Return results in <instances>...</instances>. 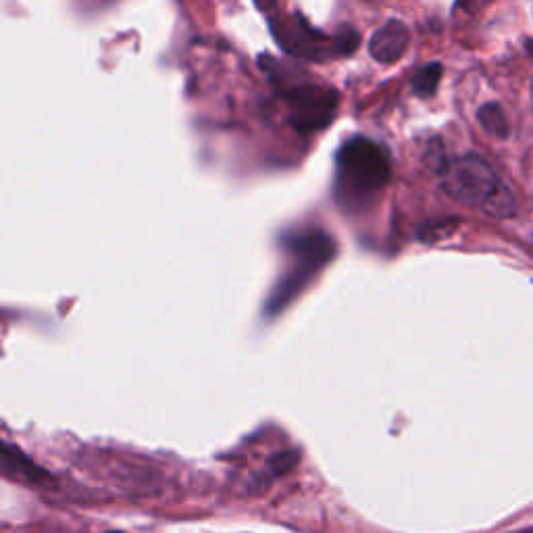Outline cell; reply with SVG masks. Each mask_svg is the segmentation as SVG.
I'll return each mask as SVG.
<instances>
[{
    "label": "cell",
    "mask_w": 533,
    "mask_h": 533,
    "mask_svg": "<svg viewBox=\"0 0 533 533\" xmlns=\"http://www.w3.org/2000/svg\"><path fill=\"white\" fill-rule=\"evenodd\" d=\"M290 117L287 121L300 133L325 130L334 121L340 104V94L334 88L317 86V83H300L282 90Z\"/></svg>",
    "instance_id": "5"
},
{
    "label": "cell",
    "mask_w": 533,
    "mask_h": 533,
    "mask_svg": "<svg viewBox=\"0 0 533 533\" xmlns=\"http://www.w3.org/2000/svg\"><path fill=\"white\" fill-rule=\"evenodd\" d=\"M517 533H533V528L531 529H525V531H517Z\"/></svg>",
    "instance_id": "13"
},
{
    "label": "cell",
    "mask_w": 533,
    "mask_h": 533,
    "mask_svg": "<svg viewBox=\"0 0 533 533\" xmlns=\"http://www.w3.org/2000/svg\"><path fill=\"white\" fill-rule=\"evenodd\" d=\"M271 3H273V0H257L258 6H265V5H271Z\"/></svg>",
    "instance_id": "11"
},
{
    "label": "cell",
    "mask_w": 533,
    "mask_h": 533,
    "mask_svg": "<svg viewBox=\"0 0 533 533\" xmlns=\"http://www.w3.org/2000/svg\"><path fill=\"white\" fill-rule=\"evenodd\" d=\"M480 123L481 128L486 130L489 136L494 138H509V131H510V125H509V119L507 113H504L500 104L496 102H489V104H483L480 109Z\"/></svg>",
    "instance_id": "8"
},
{
    "label": "cell",
    "mask_w": 533,
    "mask_h": 533,
    "mask_svg": "<svg viewBox=\"0 0 533 533\" xmlns=\"http://www.w3.org/2000/svg\"><path fill=\"white\" fill-rule=\"evenodd\" d=\"M441 73H444V69H441L440 63H427V65L421 67L415 77H412V90H415V94H419L421 98L436 94Z\"/></svg>",
    "instance_id": "10"
},
{
    "label": "cell",
    "mask_w": 533,
    "mask_h": 533,
    "mask_svg": "<svg viewBox=\"0 0 533 533\" xmlns=\"http://www.w3.org/2000/svg\"><path fill=\"white\" fill-rule=\"evenodd\" d=\"M292 257V269L276 287L269 300V313H277L303 290L308 279L334 257V240L321 229H303L286 240Z\"/></svg>",
    "instance_id": "2"
},
{
    "label": "cell",
    "mask_w": 533,
    "mask_h": 533,
    "mask_svg": "<svg viewBox=\"0 0 533 533\" xmlns=\"http://www.w3.org/2000/svg\"><path fill=\"white\" fill-rule=\"evenodd\" d=\"M528 51H529V54H531V57H533V40H529V42H528Z\"/></svg>",
    "instance_id": "12"
},
{
    "label": "cell",
    "mask_w": 533,
    "mask_h": 533,
    "mask_svg": "<svg viewBox=\"0 0 533 533\" xmlns=\"http://www.w3.org/2000/svg\"><path fill=\"white\" fill-rule=\"evenodd\" d=\"M438 175L446 194H451L462 205L480 208H483L489 196L502 184L492 167L477 154H465V157L446 160Z\"/></svg>",
    "instance_id": "3"
},
{
    "label": "cell",
    "mask_w": 533,
    "mask_h": 533,
    "mask_svg": "<svg viewBox=\"0 0 533 533\" xmlns=\"http://www.w3.org/2000/svg\"><path fill=\"white\" fill-rule=\"evenodd\" d=\"M3 471L6 477L32 483V486L51 483V475H48L44 469H40L36 462H32L21 454V451L9 444H3Z\"/></svg>",
    "instance_id": "7"
},
{
    "label": "cell",
    "mask_w": 533,
    "mask_h": 533,
    "mask_svg": "<svg viewBox=\"0 0 533 533\" xmlns=\"http://www.w3.org/2000/svg\"><path fill=\"white\" fill-rule=\"evenodd\" d=\"M271 32L276 40L287 53L298 54L303 59H327V57H346L353 54L359 46V34L346 32L344 36L329 38L306 24L303 17L294 21H271Z\"/></svg>",
    "instance_id": "4"
},
{
    "label": "cell",
    "mask_w": 533,
    "mask_h": 533,
    "mask_svg": "<svg viewBox=\"0 0 533 533\" xmlns=\"http://www.w3.org/2000/svg\"><path fill=\"white\" fill-rule=\"evenodd\" d=\"M411 44V32L402 21L390 19L369 40V53L382 65H392L404 57Z\"/></svg>",
    "instance_id": "6"
},
{
    "label": "cell",
    "mask_w": 533,
    "mask_h": 533,
    "mask_svg": "<svg viewBox=\"0 0 533 533\" xmlns=\"http://www.w3.org/2000/svg\"><path fill=\"white\" fill-rule=\"evenodd\" d=\"M109 533H121V531H109Z\"/></svg>",
    "instance_id": "14"
},
{
    "label": "cell",
    "mask_w": 533,
    "mask_h": 533,
    "mask_svg": "<svg viewBox=\"0 0 533 533\" xmlns=\"http://www.w3.org/2000/svg\"><path fill=\"white\" fill-rule=\"evenodd\" d=\"M483 213L489 217H496V219H509L517 213V199L515 194L509 190L507 186L500 184L494 190V194L489 196V200L483 205Z\"/></svg>",
    "instance_id": "9"
},
{
    "label": "cell",
    "mask_w": 533,
    "mask_h": 533,
    "mask_svg": "<svg viewBox=\"0 0 533 533\" xmlns=\"http://www.w3.org/2000/svg\"><path fill=\"white\" fill-rule=\"evenodd\" d=\"M392 178L390 152L364 136L346 140L335 154V199L344 208L364 207Z\"/></svg>",
    "instance_id": "1"
}]
</instances>
